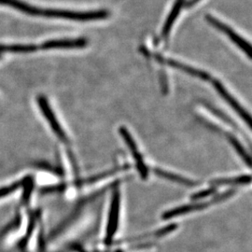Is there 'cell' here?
Returning a JSON list of instances; mask_svg holds the SVG:
<instances>
[{
  "mask_svg": "<svg viewBox=\"0 0 252 252\" xmlns=\"http://www.w3.org/2000/svg\"><path fill=\"white\" fill-rule=\"evenodd\" d=\"M0 5L7 6L31 16H41L47 18H61L79 22L97 21L108 18L109 12L108 10H95L88 12H79L64 9H41L33 7L21 0H0Z\"/></svg>",
  "mask_w": 252,
  "mask_h": 252,
  "instance_id": "obj_1",
  "label": "cell"
},
{
  "mask_svg": "<svg viewBox=\"0 0 252 252\" xmlns=\"http://www.w3.org/2000/svg\"><path fill=\"white\" fill-rule=\"evenodd\" d=\"M234 193H235V189H229V190H227V191L221 193V194H219L218 196L214 197L211 201L201 202V203H194V204H189V205H185V206H181V207H175L173 209L165 211L162 214V218L163 220H170L172 218H176V217L182 216V215H185V214H189L190 212L203 210V209L210 207L212 205H215V204L220 203L222 201H225L227 199L232 197Z\"/></svg>",
  "mask_w": 252,
  "mask_h": 252,
  "instance_id": "obj_2",
  "label": "cell"
},
{
  "mask_svg": "<svg viewBox=\"0 0 252 252\" xmlns=\"http://www.w3.org/2000/svg\"><path fill=\"white\" fill-rule=\"evenodd\" d=\"M120 206H121V193L119 189H115L112 193V198L110 202L107 232H106V238H105V243L108 246L112 244L113 237L117 232L119 216H120Z\"/></svg>",
  "mask_w": 252,
  "mask_h": 252,
  "instance_id": "obj_3",
  "label": "cell"
},
{
  "mask_svg": "<svg viewBox=\"0 0 252 252\" xmlns=\"http://www.w3.org/2000/svg\"><path fill=\"white\" fill-rule=\"evenodd\" d=\"M206 19H207V21L209 24H211L213 27H216L218 30L223 32L226 36H228L234 42L235 45L238 46L240 48V50L247 54V56L250 59L252 58V47L246 39H244L243 37H241L237 33H235L231 27H228L227 25L223 24L220 21H219L215 17L207 15Z\"/></svg>",
  "mask_w": 252,
  "mask_h": 252,
  "instance_id": "obj_4",
  "label": "cell"
},
{
  "mask_svg": "<svg viewBox=\"0 0 252 252\" xmlns=\"http://www.w3.org/2000/svg\"><path fill=\"white\" fill-rule=\"evenodd\" d=\"M37 104H38V107L40 108L43 116L45 117L46 121L52 127L54 134L63 143H68V137H67L66 134L64 133L63 128L61 127L59 122L57 121V119L55 117L54 111L50 107V105L48 103V100H47L45 96L39 95L37 97Z\"/></svg>",
  "mask_w": 252,
  "mask_h": 252,
  "instance_id": "obj_5",
  "label": "cell"
},
{
  "mask_svg": "<svg viewBox=\"0 0 252 252\" xmlns=\"http://www.w3.org/2000/svg\"><path fill=\"white\" fill-rule=\"evenodd\" d=\"M211 81H212V84H213L214 88L220 94V95L223 99L225 100L226 103L231 106V108L234 109V111L240 116V118L251 128L252 127V118H251V115L245 110V108H242V106L236 101L234 96L228 91L226 90L225 87L223 86V84L220 81L215 80V79L211 80Z\"/></svg>",
  "mask_w": 252,
  "mask_h": 252,
  "instance_id": "obj_6",
  "label": "cell"
},
{
  "mask_svg": "<svg viewBox=\"0 0 252 252\" xmlns=\"http://www.w3.org/2000/svg\"><path fill=\"white\" fill-rule=\"evenodd\" d=\"M154 58L162 63V64H165V65H168V66H171L175 69H179L182 72L187 73L190 76H193L195 78H198L200 80H203V81H211L212 78L210 76V74L204 71V70H201V69H197V68H194L192 66H189L188 64H185V63H181L179 61H176L174 59H169V58H165L160 54H154L153 55Z\"/></svg>",
  "mask_w": 252,
  "mask_h": 252,
  "instance_id": "obj_7",
  "label": "cell"
},
{
  "mask_svg": "<svg viewBox=\"0 0 252 252\" xmlns=\"http://www.w3.org/2000/svg\"><path fill=\"white\" fill-rule=\"evenodd\" d=\"M87 45L85 38H63L48 40L41 45H38L39 50H54V49H76L84 48Z\"/></svg>",
  "mask_w": 252,
  "mask_h": 252,
  "instance_id": "obj_8",
  "label": "cell"
},
{
  "mask_svg": "<svg viewBox=\"0 0 252 252\" xmlns=\"http://www.w3.org/2000/svg\"><path fill=\"white\" fill-rule=\"evenodd\" d=\"M178 228V225L173 223V224H169V225L165 226L160 230H157V231H154L152 232L150 234H142V235H138L136 237H130V238H126L124 240H121L119 241V244L124 243H133V242H138V241H141V240H144V239H150V238H159V237H162L164 236L166 234H170L173 231H175L176 229Z\"/></svg>",
  "mask_w": 252,
  "mask_h": 252,
  "instance_id": "obj_9",
  "label": "cell"
},
{
  "mask_svg": "<svg viewBox=\"0 0 252 252\" xmlns=\"http://www.w3.org/2000/svg\"><path fill=\"white\" fill-rule=\"evenodd\" d=\"M153 171L160 178L164 179V180H170L173 182H176V183H179L181 184L183 186H187V187H194V186H198V181H194V180H189V179H186V178H183L180 175H177V174H174L171 172L164 171L162 169H159V168H153Z\"/></svg>",
  "mask_w": 252,
  "mask_h": 252,
  "instance_id": "obj_10",
  "label": "cell"
},
{
  "mask_svg": "<svg viewBox=\"0 0 252 252\" xmlns=\"http://www.w3.org/2000/svg\"><path fill=\"white\" fill-rule=\"evenodd\" d=\"M130 168V165H125V166H122V167H116L114 169H109L107 171L102 172L99 173L97 175H94V176H92L90 178H87V179H83V180H78L75 181V185L78 186V187H81L83 185H88V184H93V183H95L99 180H105L108 177H111L113 175H115L118 172L124 171L126 169H129Z\"/></svg>",
  "mask_w": 252,
  "mask_h": 252,
  "instance_id": "obj_11",
  "label": "cell"
},
{
  "mask_svg": "<svg viewBox=\"0 0 252 252\" xmlns=\"http://www.w3.org/2000/svg\"><path fill=\"white\" fill-rule=\"evenodd\" d=\"M185 4V0H177L175 2V5L173 6V9H172L170 14L168 15V17L165 21V24H164V27L162 28V36L163 38H166L170 31H171L172 27L176 21L177 17L179 16L180 14V10L182 9L183 5Z\"/></svg>",
  "mask_w": 252,
  "mask_h": 252,
  "instance_id": "obj_12",
  "label": "cell"
},
{
  "mask_svg": "<svg viewBox=\"0 0 252 252\" xmlns=\"http://www.w3.org/2000/svg\"><path fill=\"white\" fill-rule=\"evenodd\" d=\"M38 49V45L35 44H0V54L2 53L13 54H28L34 53Z\"/></svg>",
  "mask_w": 252,
  "mask_h": 252,
  "instance_id": "obj_13",
  "label": "cell"
},
{
  "mask_svg": "<svg viewBox=\"0 0 252 252\" xmlns=\"http://www.w3.org/2000/svg\"><path fill=\"white\" fill-rule=\"evenodd\" d=\"M252 182L251 175H242L236 178H226V179H217L210 181V184L214 187L218 186H227V185H248Z\"/></svg>",
  "mask_w": 252,
  "mask_h": 252,
  "instance_id": "obj_14",
  "label": "cell"
},
{
  "mask_svg": "<svg viewBox=\"0 0 252 252\" xmlns=\"http://www.w3.org/2000/svg\"><path fill=\"white\" fill-rule=\"evenodd\" d=\"M223 134H224L226 137H227V140L234 147L235 152L238 153V155L243 159L244 162L247 163V165H248L249 167H251V165H252V158H251V156L248 154V153L246 152V150L244 149V147L242 146V144L240 143V141H239L234 135H232V134H230V133H225V132H224Z\"/></svg>",
  "mask_w": 252,
  "mask_h": 252,
  "instance_id": "obj_15",
  "label": "cell"
},
{
  "mask_svg": "<svg viewBox=\"0 0 252 252\" xmlns=\"http://www.w3.org/2000/svg\"><path fill=\"white\" fill-rule=\"evenodd\" d=\"M203 103V105L206 107V108L212 113V114H214L217 118H219L220 120H221V121H223L224 123H226L227 125H229V126H232V127H234L235 130H238L239 132H241L242 133V131H241V129H240V127L237 126L235 123L234 122V120H232L231 118L228 117L226 114H224L222 111H220V109H218V108H215V107H213L212 105H210L209 103H207V102H202Z\"/></svg>",
  "mask_w": 252,
  "mask_h": 252,
  "instance_id": "obj_16",
  "label": "cell"
},
{
  "mask_svg": "<svg viewBox=\"0 0 252 252\" xmlns=\"http://www.w3.org/2000/svg\"><path fill=\"white\" fill-rule=\"evenodd\" d=\"M131 153H132L133 157L135 158L136 169H137V172H138L139 175H140V178H141L142 180H148V178H149L148 167H147V165H146V163H145L141 153H139V152H138L137 150L132 152Z\"/></svg>",
  "mask_w": 252,
  "mask_h": 252,
  "instance_id": "obj_17",
  "label": "cell"
},
{
  "mask_svg": "<svg viewBox=\"0 0 252 252\" xmlns=\"http://www.w3.org/2000/svg\"><path fill=\"white\" fill-rule=\"evenodd\" d=\"M23 187H24V192L22 196V202L23 204H27L29 202V199L34 189V179L31 176L26 177Z\"/></svg>",
  "mask_w": 252,
  "mask_h": 252,
  "instance_id": "obj_18",
  "label": "cell"
},
{
  "mask_svg": "<svg viewBox=\"0 0 252 252\" xmlns=\"http://www.w3.org/2000/svg\"><path fill=\"white\" fill-rule=\"evenodd\" d=\"M24 182H25V179L18 180V181L14 182V183L10 184L9 186L0 188V199L3 198V197H5V196H8L9 194L13 193L14 191H16L19 188L23 187V186H24Z\"/></svg>",
  "mask_w": 252,
  "mask_h": 252,
  "instance_id": "obj_19",
  "label": "cell"
},
{
  "mask_svg": "<svg viewBox=\"0 0 252 252\" xmlns=\"http://www.w3.org/2000/svg\"><path fill=\"white\" fill-rule=\"evenodd\" d=\"M215 192H216V188H215V187L210 188V189H203V190H200V191L196 192V193H193V194L190 196V199H191L192 201H197V200H200V199L209 197V196H211L212 194H214Z\"/></svg>",
  "mask_w": 252,
  "mask_h": 252,
  "instance_id": "obj_20",
  "label": "cell"
},
{
  "mask_svg": "<svg viewBox=\"0 0 252 252\" xmlns=\"http://www.w3.org/2000/svg\"><path fill=\"white\" fill-rule=\"evenodd\" d=\"M65 188L64 184L61 185H56V186H51V187H46L41 189V193H50V192H57V191H62Z\"/></svg>",
  "mask_w": 252,
  "mask_h": 252,
  "instance_id": "obj_21",
  "label": "cell"
},
{
  "mask_svg": "<svg viewBox=\"0 0 252 252\" xmlns=\"http://www.w3.org/2000/svg\"><path fill=\"white\" fill-rule=\"evenodd\" d=\"M160 80H161V84H162V90L164 94H167L168 92V83H167V79H166V76L161 73V76H160Z\"/></svg>",
  "mask_w": 252,
  "mask_h": 252,
  "instance_id": "obj_22",
  "label": "cell"
},
{
  "mask_svg": "<svg viewBox=\"0 0 252 252\" xmlns=\"http://www.w3.org/2000/svg\"><path fill=\"white\" fill-rule=\"evenodd\" d=\"M200 0H189L188 1L187 3H186V7H188V8H190V7H192V6H194L195 4H197Z\"/></svg>",
  "mask_w": 252,
  "mask_h": 252,
  "instance_id": "obj_23",
  "label": "cell"
},
{
  "mask_svg": "<svg viewBox=\"0 0 252 252\" xmlns=\"http://www.w3.org/2000/svg\"><path fill=\"white\" fill-rule=\"evenodd\" d=\"M0 58H1V54H0Z\"/></svg>",
  "mask_w": 252,
  "mask_h": 252,
  "instance_id": "obj_24",
  "label": "cell"
}]
</instances>
